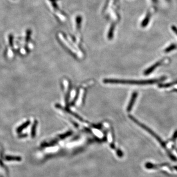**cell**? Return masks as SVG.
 Segmentation results:
<instances>
[{"label": "cell", "instance_id": "cell-4", "mask_svg": "<svg viewBox=\"0 0 177 177\" xmlns=\"http://www.w3.org/2000/svg\"><path fill=\"white\" fill-rule=\"evenodd\" d=\"M137 96V94L136 92H134L133 94L132 97H131V100L130 101L129 104L128 105V109H127L128 111L129 112L131 111V109L132 108L133 105L134 104L135 100H136V98Z\"/></svg>", "mask_w": 177, "mask_h": 177}, {"label": "cell", "instance_id": "cell-14", "mask_svg": "<svg viewBox=\"0 0 177 177\" xmlns=\"http://www.w3.org/2000/svg\"><path fill=\"white\" fill-rule=\"evenodd\" d=\"M152 2H154V3H155L158 2V0H152Z\"/></svg>", "mask_w": 177, "mask_h": 177}, {"label": "cell", "instance_id": "cell-7", "mask_svg": "<svg viewBox=\"0 0 177 177\" xmlns=\"http://www.w3.org/2000/svg\"><path fill=\"white\" fill-rule=\"evenodd\" d=\"M37 121H35V122H34L33 125L32 126V130H31V135H32L33 137H34L35 136V132H36V128H37Z\"/></svg>", "mask_w": 177, "mask_h": 177}, {"label": "cell", "instance_id": "cell-10", "mask_svg": "<svg viewBox=\"0 0 177 177\" xmlns=\"http://www.w3.org/2000/svg\"><path fill=\"white\" fill-rule=\"evenodd\" d=\"M31 35V31L30 30H28L26 32V42H28L30 39Z\"/></svg>", "mask_w": 177, "mask_h": 177}, {"label": "cell", "instance_id": "cell-13", "mask_svg": "<svg viewBox=\"0 0 177 177\" xmlns=\"http://www.w3.org/2000/svg\"><path fill=\"white\" fill-rule=\"evenodd\" d=\"M177 138V130L175 131V132L174 133V134L172 136V138L170 140H175Z\"/></svg>", "mask_w": 177, "mask_h": 177}, {"label": "cell", "instance_id": "cell-5", "mask_svg": "<svg viewBox=\"0 0 177 177\" xmlns=\"http://www.w3.org/2000/svg\"><path fill=\"white\" fill-rule=\"evenodd\" d=\"M150 17H151V15H150V13H148L146 15L145 18L144 19L143 21L142 22V26L143 27H145L148 25L150 20Z\"/></svg>", "mask_w": 177, "mask_h": 177}, {"label": "cell", "instance_id": "cell-1", "mask_svg": "<svg viewBox=\"0 0 177 177\" xmlns=\"http://www.w3.org/2000/svg\"><path fill=\"white\" fill-rule=\"evenodd\" d=\"M164 77L158 79L148 80H124L104 79V83L123 84H133V85H148L156 83L158 82L163 81Z\"/></svg>", "mask_w": 177, "mask_h": 177}, {"label": "cell", "instance_id": "cell-8", "mask_svg": "<svg viewBox=\"0 0 177 177\" xmlns=\"http://www.w3.org/2000/svg\"><path fill=\"white\" fill-rule=\"evenodd\" d=\"M176 48H177L176 45L175 44H172L170 46L168 47L167 48H166L165 49L164 51L166 53H168V52H170L172 50H173L175 49Z\"/></svg>", "mask_w": 177, "mask_h": 177}, {"label": "cell", "instance_id": "cell-12", "mask_svg": "<svg viewBox=\"0 0 177 177\" xmlns=\"http://www.w3.org/2000/svg\"><path fill=\"white\" fill-rule=\"evenodd\" d=\"M171 29L173 31V32L177 35V28L175 26H172L171 27Z\"/></svg>", "mask_w": 177, "mask_h": 177}, {"label": "cell", "instance_id": "cell-2", "mask_svg": "<svg viewBox=\"0 0 177 177\" xmlns=\"http://www.w3.org/2000/svg\"><path fill=\"white\" fill-rule=\"evenodd\" d=\"M129 118H130L134 122H135L136 124H137L139 126H140L141 128H144V129H145V130H146L147 132H149L151 135H152V136L154 137V138H156V139L158 140V141L159 142V143L161 145V146L166 150L167 152L168 153V155L170 156V158H171L172 160H176V158L173 155H172L171 152H170V151H169V150H167V149L166 144V143H165L163 141V140L161 139V138H160V137L158 136V135L156 134V133H155L150 128H149L148 127H147V126H145L143 124H142L141 122H139L138 120H137L136 119H135L134 117H132V116H129Z\"/></svg>", "mask_w": 177, "mask_h": 177}, {"label": "cell", "instance_id": "cell-6", "mask_svg": "<svg viewBox=\"0 0 177 177\" xmlns=\"http://www.w3.org/2000/svg\"><path fill=\"white\" fill-rule=\"evenodd\" d=\"M30 124V122L28 120V121H27L26 122H25V123L22 124L21 126H20L19 127H18L17 129V131L18 132H20L21 131H22L23 129H25L27 127H28L29 124Z\"/></svg>", "mask_w": 177, "mask_h": 177}, {"label": "cell", "instance_id": "cell-9", "mask_svg": "<svg viewBox=\"0 0 177 177\" xmlns=\"http://www.w3.org/2000/svg\"><path fill=\"white\" fill-rule=\"evenodd\" d=\"M176 84H177V81H176L174 82H172L171 83L161 84V85H159V86L160 88H168V87L172 86V85H176Z\"/></svg>", "mask_w": 177, "mask_h": 177}, {"label": "cell", "instance_id": "cell-11", "mask_svg": "<svg viewBox=\"0 0 177 177\" xmlns=\"http://www.w3.org/2000/svg\"><path fill=\"white\" fill-rule=\"evenodd\" d=\"M9 43L10 46L13 47V37L12 35H9Z\"/></svg>", "mask_w": 177, "mask_h": 177}, {"label": "cell", "instance_id": "cell-15", "mask_svg": "<svg viewBox=\"0 0 177 177\" xmlns=\"http://www.w3.org/2000/svg\"><path fill=\"white\" fill-rule=\"evenodd\" d=\"M167 1H168V2H170V0H167Z\"/></svg>", "mask_w": 177, "mask_h": 177}, {"label": "cell", "instance_id": "cell-3", "mask_svg": "<svg viewBox=\"0 0 177 177\" xmlns=\"http://www.w3.org/2000/svg\"><path fill=\"white\" fill-rule=\"evenodd\" d=\"M163 61V60H162V61H159V62L156 63V64H154L153 66H152L151 67H150L148 69L146 70V71H145L144 74L145 75H148L149 74H150V73L152 72L153 71H154V69H156V67L160 66Z\"/></svg>", "mask_w": 177, "mask_h": 177}]
</instances>
